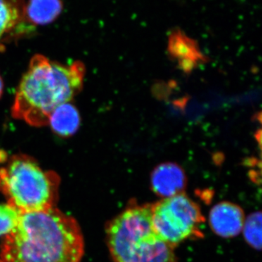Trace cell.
<instances>
[{"label":"cell","mask_w":262,"mask_h":262,"mask_svg":"<svg viewBox=\"0 0 262 262\" xmlns=\"http://www.w3.org/2000/svg\"><path fill=\"white\" fill-rule=\"evenodd\" d=\"M84 243L78 222L52 208L20 213L6 234L0 251L2 262H80Z\"/></svg>","instance_id":"6da1fadb"},{"label":"cell","mask_w":262,"mask_h":262,"mask_svg":"<svg viewBox=\"0 0 262 262\" xmlns=\"http://www.w3.org/2000/svg\"><path fill=\"white\" fill-rule=\"evenodd\" d=\"M84 75L81 61L64 65L35 55L18 84L12 115L31 126L48 125L53 112L80 92Z\"/></svg>","instance_id":"7a4b0ae2"},{"label":"cell","mask_w":262,"mask_h":262,"mask_svg":"<svg viewBox=\"0 0 262 262\" xmlns=\"http://www.w3.org/2000/svg\"><path fill=\"white\" fill-rule=\"evenodd\" d=\"M114 262H177L173 247L155 232L151 205L133 204L106 227Z\"/></svg>","instance_id":"3957f363"},{"label":"cell","mask_w":262,"mask_h":262,"mask_svg":"<svg viewBox=\"0 0 262 262\" xmlns=\"http://www.w3.org/2000/svg\"><path fill=\"white\" fill-rule=\"evenodd\" d=\"M60 182L58 174L44 170L27 155H13L0 168V192L20 213L55 208Z\"/></svg>","instance_id":"277c9868"},{"label":"cell","mask_w":262,"mask_h":262,"mask_svg":"<svg viewBox=\"0 0 262 262\" xmlns=\"http://www.w3.org/2000/svg\"><path fill=\"white\" fill-rule=\"evenodd\" d=\"M151 220L156 233L174 248L202 235L200 227L205 219L198 205L182 193L151 205Z\"/></svg>","instance_id":"5b68a950"},{"label":"cell","mask_w":262,"mask_h":262,"mask_svg":"<svg viewBox=\"0 0 262 262\" xmlns=\"http://www.w3.org/2000/svg\"><path fill=\"white\" fill-rule=\"evenodd\" d=\"M25 0H0V51L13 39L30 35L35 27L25 20Z\"/></svg>","instance_id":"8992f818"},{"label":"cell","mask_w":262,"mask_h":262,"mask_svg":"<svg viewBox=\"0 0 262 262\" xmlns=\"http://www.w3.org/2000/svg\"><path fill=\"white\" fill-rule=\"evenodd\" d=\"M168 53L170 58L177 62L179 68L186 74L191 73L208 61V57L203 54L196 41L181 29H173L170 32Z\"/></svg>","instance_id":"52a82bcc"},{"label":"cell","mask_w":262,"mask_h":262,"mask_svg":"<svg viewBox=\"0 0 262 262\" xmlns=\"http://www.w3.org/2000/svg\"><path fill=\"white\" fill-rule=\"evenodd\" d=\"M186 186L187 177L185 172L178 164H160L151 173V189L163 199L182 194Z\"/></svg>","instance_id":"ba28073f"},{"label":"cell","mask_w":262,"mask_h":262,"mask_svg":"<svg viewBox=\"0 0 262 262\" xmlns=\"http://www.w3.org/2000/svg\"><path fill=\"white\" fill-rule=\"evenodd\" d=\"M244 212L241 207L229 202L215 205L209 213L212 230L224 238L235 237L243 230Z\"/></svg>","instance_id":"9c48e42d"},{"label":"cell","mask_w":262,"mask_h":262,"mask_svg":"<svg viewBox=\"0 0 262 262\" xmlns=\"http://www.w3.org/2000/svg\"><path fill=\"white\" fill-rule=\"evenodd\" d=\"M63 8L62 0H29L24 12L26 21L34 27L53 23Z\"/></svg>","instance_id":"30bf717a"},{"label":"cell","mask_w":262,"mask_h":262,"mask_svg":"<svg viewBox=\"0 0 262 262\" xmlns=\"http://www.w3.org/2000/svg\"><path fill=\"white\" fill-rule=\"evenodd\" d=\"M80 125V114L75 106L70 102L57 107L51 114L48 122V125L53 132L62 137L74 135Z\"/></svg>","instance_id":"8fae6325"},{"label":"cell","mask_w":262,"mask_h":262,"mask_svg":"<svg viewBox=\"0 0 262 262\" xmlns=\"http://www.w3.org/2000/svg\"><path fill=\"white\" fill-rule=\"evenodd\" d=\"M244 237L250 246L258 251L261 247V213L256 212L245 220L244 227Z\"/></svg>","instance_id":"7c38bea8"},{"label":"cell","mask_w":262,"mask_h":262,"mask_svg":"<svg viewBox=\"0 0 262 262\" xmlns=\"http://www.w3.org/2000/svg\"><path fill=\"white\" fill-rule=\"evenodd\" d=\"M20 215V212L8 203L0 204V237H4L14 228Z\"/></svg>","instance_id":"4fadbf2b"},{"label":"cell","mask_w":262,"mask_h":262,"mask_svg":"<svg viewBox=\"0 0 262 262\" xmlns=\"http://www.w3.org/2000/svg\"><path fill=\"white\" fill-rule=\"evenodd\" d=\"M3 90H4V82H3V78H2L1 75H0V98L3 96Z\"/></svg>","instance_id":"5bb4252c"}]
</instances>
